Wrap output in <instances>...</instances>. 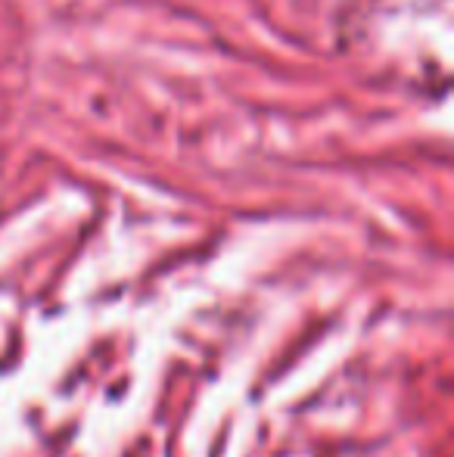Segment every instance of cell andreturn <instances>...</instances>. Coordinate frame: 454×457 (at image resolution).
<instances>
[]
</instances>
